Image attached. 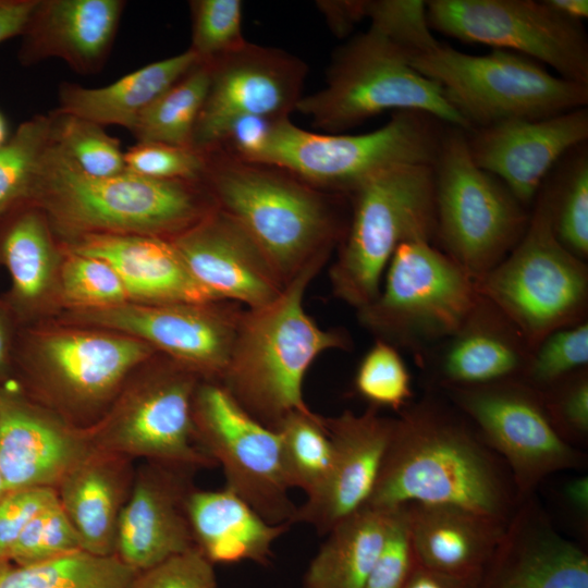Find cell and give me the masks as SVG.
Listing matches in <instances>:
<instances>
[{
	"instance_id": "3957f363",
	"label": "cell",
	"mask_w": 588,
	"mask_h": 588,
	"mask_svg": "<svg viewBox=\"0 0 588 588\" xmlns=\"http://www.w3.org/2000/svg\"><path fill=\"white\" fill-rule=\"evenodd\" d=\"M205 152L203 182L216 206L244 228L283 286L307 265L328 259L346 230L332 194L279 167Z\"/></svg>"
},
{
	"instance_id": "4316f807",
	"label": "cell",
	"mask_w": 588,
	"mask_h": 588,
	"mask_svg": "<svg viewBox=\"0 0 588 588\" xmlns=\"http://www.w3.org/2000/svg\"><path fill=\"white\" fill-rule=\"evenodd\" d=\"M402 506L415 561L458 576L479 575L509 523L450 504Z\"/></svg>"
},
{
	"instance_id": "6da1fadb",
	"label": "cell",
	"mask_w": 588,
	"mask_h": 588,
	"mask_svg": "<svg viewBox=\"0 0 588 588\" xmlns=\"http://www.w3.org/2000/svg\"><path fill=\"white\" fill-rule=\"evenodd\" d=\"M450 504L509 522L519 500L503 460L473 424L425 399L403 408L365 506Z\"/></svg>"
},
{
	"instance_id": "db71d44e",
	"label": "cell",
	"mask_w": 588,
	"mask_h": 588,
	"mask_svg": "<svg viewBox=\"0 0 588 588\" xmlns=\"http://www.w3.org/2000/svg\"><path fill=\"white\" fill-rule=\"evenodd\" d=\"M38 0H0V42L22 35Z\"/></svg>"
},
{
	"instance_id": "60d3db41",
	"label": "cell",
	"mask_w": 588,
	"mask_h": 588,
	"mask_svg": "<svg viewBox=\"0 0 588 588\" xmlns=\"http://www.w3.org/2000/svg\"><path fill=\"white\" fill-rule=\"evenodd\" d=\"M411 375L397 350L378 339L360 360L354 388L370 406L402 411L412 397Z\"/></svg>"
},
{
	"instance_id": "91938a15",
	"label": "cell",
	"mask_w": 588,
	"mask_h": 588,
	"mask_svg": "<svg viewBox=\"0 0 588 588\" xmlns=\"http://www.w3.org/2000/svg\"><path fill=\"white\" fill-rule=\"evenodd\" d=\"M10 562L0 560V576L10 566Z\"/></svg>"
},
{
	"instance_id": "b9f144b4",
	"label": "cell",
	"mask_w": 588,
	"mask_h": 588,
	"mask_svg": "<svg viewBox=\"0 0 588 588\" xmlns=\"http://www.w3.org/2000/svg\"><path fill=\"white\" fill-rule=\"evenodd\" d=\"M588 363V324L580 321L547 335L529 356L520 380L544 391Z\"/></svg>"
},
{
	"instance_id": "ffe728a7",
	"label": "cell",
	"mask_w": 588,
	"mask_h": 588,
	"mask_svg": "<svg viewBox=\"0 0 588 588\" xmlns=\"http://www.w3.org/2000/svg\"><path fill=\"white\" fill-rule=\"evenodd\" d=\"M196 468L148 461L134 474L118 523L114 555L139 573L196 548L187 499Z\"/></svg>"
},
{
	"instance_id": "5b68a950",
	"label": "cell",
	"mask_w": 588,
	"mask_h": 588,
	"mask_svg": "<svg viewBox=\"0 0 588 588\" xmlns=\"http://www.w3.org/2000/svg\"><path fill=\"white\" fill-rule=\"evenodd\" d=\"M412 59L407 50L369 26L334 51L324 86L303 96L296 111L329 134H340L387 111H417L470 132L471 126L442 88L420 74Z\"/></svg>"
},
{
	"instance_id": "52a82bcc",
	"label": "cell",
	"mask_w": 588,
	"mask_h": 588,
	"mask_svg": "<svg viewBox=\"0 0 588 588\" xmlns=\"http://www.w3.org/2000/svg\"><path fill=\"white\" fill-rule=\"evenodd\" d=\"M446 125L417 111L393 112L381 127L362 134H317L290 118L278 120L253 161L282 168L309 185L350 195L391 168L432 164Z\"/></svg>"
},
{
	"instance_id": "6f0895ef",
	"label": "cell",
	"mask_w": 588,
	"mask_h": 588,
	"mask_svg": "<svg viewBox=\"0 0 588 588\" xmlns=\"http://www.w3.org/2000/svg\"><path fill=\"white\" fill-rule=\"evenodd\" d=\"M10 329L7 316L0 307V383L8 375L10 365Z\"/></svg>"
},
{
	"instance_id": "ab89813d",
	"label": "cell",
	"mask_w": 588,
	"mask_h": 588,
	"mask_svg": "<svg viewBox=\"0 0 588 588\" xmlns=\"http://www.w3.org/2000/svg\"><path fill=\"white\" fill-rule=\"evenodd\" d=\"M62 301L78 309H95L130 302L122 280L105 260L69 252L59 271Z\"/></svg>"
},
{
	"instance_id": "f1b7e54d",
	"label": "cell",
	"mask_w": 588,
	"mask_h": 588,
	"mask_svg": "<svg viewBox=\"0 0 588 588\" xmlns=\"http://www.w3.org/2000/svg\"><path fill=\"white\" fill-rule=\"evenodd\" d=\"M187 515L196 548L215 565L252 561L267 565L271 549L291 524H271L228 487L194 488Z\"/></svg>"
},
{
	"instance_id": "11a10c76",
	"label": "cell",
	"mask_w": 588,
	"mask_h": 588,
	"mask_svg": "<svg viewBox=\"0 0 588 588\" xmlns=\"http://www.w3.org/2000/svg\"><path fill=\"white\" fill-rule=\"evenodd\" d=\"M563 495L569 507L581 518L588 515V477L581 476L569 480L563 489Z\"/></svg>"
},
{
	"instance_id": "7402d4cb",
	"label": "cell",
	"mask_w": 588,
	"mask_h": 588,
	"mask_svg": "<svg viewBox=\"0 0 588 588\" xmlns=\"http://www.w3.org/2000/svg\"><path fill=\"white\" fill-rule=\"evenodd\" d=\"M170 241L193 278L217 301L256 308L284 289L255 241L217 206Z\"/></svg>"
},
{
	"instance_id": "e0dca14e",
	"label": "cell",
	"mask_w": 588,
	"mask_h": 588,
	"mask_svg": "<svg viewBox=\"0 0 588 588\" xmlns=\"http://www.w3.org/2000/svg\"><path fill=\"white\" fill-rule=\"evenodd\" d=\"M242 310L234 304H140L75 310L78 321L119 332L159 348L206 380L226 368Z\"/></svg>"
},
{
	"instance_id": "816d5d0a",
	"label": "cell",
	"mask_w": 588,
	"mask_h": 588,
	"mask_svg": "<svg viewBox=\"0 0 588 588\" xmlns=\"http://www.w3.org/2000/svg\"><path fill=\"white\" fill-rule=\"evenodd\" d=\"M317 7L331 32L345 37L367 19L368 0H321L317 1Z\"/></svg>"
},
{
	"instance_id": "4dcf8cb0",
	"label": "cell",
	"mask_w": 588,
	"mask_h": 588,
	"mask_svg": "<svg viewBox=\"0 0 588 588\" xmlns=\"http://www.w3.org/2000/svg\"><path fill=\"white\" fill-rule=\"evenodd\" d=\"M199 62L193 51L150 63L99 88L64 84L56 113L133 130L139 114Z\"/></svg>"
},
{
	"instance_id": "836d02e7",
	"label": "cell",
	"mask_w": 588,
	"mask_h": 588,
	"mask_svg": "<svg viewBox=\"0 0 588 588\" xmlns=\"http://www.w3.org/2000/svg\"><path fill=\"white\" fill-rule=\"evenodd\" d=\"M136 574L115 555L79 550L39 564H10L0 588H132Z\"/></svg>"
},
{
	"instance_id": "8d00e7d4",
	"label": "cell",
	"mask_w": 588,
	"mask_h": 588,
	"mask_svg": "<svg viewBox=\"0 0 588 588\" xmlns=\"http://www.w3.org/2000/svg\"><path fill=\"white\" fill-rule=\"evenodd\" d=\"M587 144V143H586ZM583 144L563 159L559 174L544 181L546 197L558 241L584 260L588 255V150Z\"/></svg>"
},
{
	"instance_id": "4fadbf2b",
	"label": "cell",
	"mask_w": 588,
	"mask_h": 588,
	"mask_svg": "<svg viewBox=\"0 0 588 588\" xmlns=\"http://www.w3.org/2000/svg\"><path fill=\"white\" fill-rule=\"evenodd\" d=\"M193 418L200 446L221 465L229 489L271 524H294L278 432L245 411L223 384L197 385Z\"/></svg>"
},
{
	"instance_id": "f546056e",
	"label": "cell",
	"mask_w": 588,
	"mask_h": 588,
	"mask_svg": "<svg viewBox=\"0 0 588 588\" xmlns=\"http://www.w3.org/2000/svg\"><path fill=\"white\" fill-rule=\"evenodd\" d=\"M529 347L483 297L452 336L441 360L445 388L475 387L523 377Z\"/></svg>"
},
{
	"instance_id": "1f68e13d",
	"label": "cell",
	"mask_w": 588,
	"mask_h": 588,
	"mask_svg": "<svg viewBox=\"0 0 588 588\" xmlns=\"http://www.w3.org/2000/svg\"><path fill=\"white\" fill-rule=\"evenodd\" d=\"M391 511L364 506L336 524L310 561L303 588H364L383 547Z\"/></svg>"
},
{
	"instance_id": "ee69618b",
	"label": "cell",
	"mask_w": 588,
	"mask_h": 588,
	"mask_svg": "<svg viewBox=\"0 0 588 588\" xmlns=\"http://www.w3.org/2000/svg\"><path fill=\"white\" fill-rule=\"evenodd\" d=\"M83 550L59 499L36 515L12 548L9 562L28 566Z\"/></svg>"
},
{
	"instance_id": "d6a6232c",
	"label": "cell",
	"mask_w": 588,
	"mask_h": 588,
	"mask_svg": "<svg viewBox=\"0 0 588 588\" xmlns=\"http://www.w3.org/2000/svg\"><path fill=\"white\" fill-rule=\"evenodd\" d=\"M11 211L0 232V258L11 277L12 299L21 308H32L52 285L58 253L39 208L23 205Z\"/></svg>"
},
{
	"instance_id": "f35d334b",
	"label": "cell",
	"mask_w": 588,
	"mask_h": 588,
	"mask_svg": "<svg viewBox=\"0 0 588 588\" xmlns=\"http://www.w3.org/2000/svg\"><path fill=\"white\" fill-rule=\"evenodd\" d=\"M50 130L51 117L32 118L0 147V215L25 205Z\"/></svg>"
},
{
	"instance_id": "8992f818",
	"label": "cell",
	"mask_w": 588,
	"mask_h": 588,
	"mask_svg": "<svg viewBox=\"0 0 588 588\" xmlns=\"http://www.w3.org/2000/svg\"><path fill=\"white\" fill-rule=\"evenodd\" d=\"M352 215L330 269L334 295L357 310L379 294L396 248L434 238L436 205L432 164L382 171L350 195Z\"/></svg>"
},
{
	"instance_id": "277c9868",
	"label": "cell",
	"mask_w": 588,
	"mask_h": 588,
	"mask_svg": "<svg viewBox=\"0 0 588 588\" xmlns=\"http://www.w3.org/2000/svg\"><path fill=\"white\" fill-rule=\"evenodd\" d=\"M326 261L307 265L272 302L242 310L219 380L245 411L272 429L291 412L310 411L303 384L314 360L350 345L344 332L320 328L304 308L305 291Z\"/></svg>"
},
{
	"instance_id": "f6af8a7d",
	"label": "cell",
	"mask_w": 588,
	"mask_h": 588,
	"mask_svg": "<svg viewBox=\"0 0 588 588\" xmlns=\"http://www.w3.org/2000/svg\"><path fill=\"white\" fill-rule=\"evenodd\" d=\"M367 20L369 26L403 47L413 58L439 44L431 32L426 1L368 0Z\"/></svg>"
},
{
	"instance_id": "681fc988",
	"label": "cell",
	"mask_w": 588,
	"mask_h": 588,
	"mask_svg": "<svg viewBox=\"0 0 588 588\" xmlns=\"http://www.w3.org/2000/svg\"><path fill=\"white\" fill-rule=\"evenodd\" d=\"M132 588H218L213 564L197 549L136 574Z\"/></svg>"
},
{
	"instance_id": "2e32d148",
	"label": "cell",
	"mask_w": 588,
	"mask_h": 588,
	"mask_svg": "<svg viewBox=\"0 0 588 588\" xmlns=\"http://www.w3.org/2000/svg\"><path fill=\"white\" fill-rule=\"evenodd\" d=\"M206 65L209 86L192 142L201 151L213 149L235 119L290 118L303 97L306 63L278 48L247 41Z\"/></svg>"
},
{
	"instance_id": "484cf974",
	"label": "cell",
	"mask_w": 588,
	"mask_h": 588,
	"mask_svg": "<svg viewBox=\"0 0 588 588\" xmlns=\"http://www.w3.org/2000/svg\"><path fill=\"white\" fill-rule=\"evenodd\" d=\"M123 7L120 0L37 1L21 35V60L56 57L81 72L93 71L109 52Z\"/></svg>"
},
{
	"instance_id": "8fae6325",
	"label": "cell",
	"mask_w": 588,
	"mask_h": 588,
	"mask_svg": "<svg viewBox=\"0 0 588 588\" xmlns=\"http://www.w3.org/2000/svg\"><path fill=\"white\" fill-rule=\"evenodd\" d=\"M481 296L476 280L428 241H411L394 252L378 296L358 310L380 340L415 345L453 336Z\"/></svg>"
},
{
	"instance_id": "d590c367",
	"label": "cell",
	"mask_w": 588,
	"mask_h": 588,
	"mask_svg": "<svg viewBox=\"0 0 588 588\" xmlns=\"http://www.w3.org/2000/svg\"><path fill=\"white\" fill-rule=\"evenodd\" d=\"M208 86L209 69L198 63L139 114L131 132L139 142L192 146Z\"/></svg>"
},
{
	"instance_id": "7c38bea8",
	"label": "cell",
	"mask_w": 588,
	"mask_h": 588,
	"mask_svg": "<svg viewBox=\"0 0 588 588\" xmlns=\"http://www.w3.org/2000/svg\"><path fill=\"white\" fill-rule=\"evenodd\" d=\"M455 407L507 466L519 502L549 475L587 465L556 430L541 391L520 379L446 388Z\"/></svg>"
},
{
	"instance_id": "9a60e30c",
	"label": "cell",
	"mask_w": 588,
	"mask_h": 588,
	"mask_svg": "<svg viewBox=\"0 0 588 588\" xmlns=\"http://www.w3.org/2000/svg\"><path fill=\"white\" fill-rule=\"evenodd\" d=\"M198 384V376L175 362L158 368L125 392L98 426L87 429L94 448L196 469L216 466L196 437L193 403Z\"/></svg>"
},
{
	"instance_id": "7bdbcfd3",
	"label": "cell",
	"mask_w": 588,
	"mask_h": 588,
	"mask_svg": "<svg viewBox=\"0 0 588 588\" xmlns=\"http://www.w3.org/2000/svg\"><path fill=\"white\" fill-rule=\"evenodd\" d=\"M192 44L189 50L200 63H210L243 47L241 0L191 1Z\"/></svg>"
},
{
	"instance_id": "7dc6e473",
	"label": "cell",
	"mask_w": 588,
	"mask_h": 588,
	"mask_svg": "<svg viewBox=\"0 0 588 588\" xmlns=\"http://www.w3.org/2000/svg\"><path fill=\"white\" fill-rule=\"evenodd\" d=\"M550 418L572 445L588 437V377L583 369L541 391ZM577 448V446H576Z\"/></svg>"
},
{
	"instance_id": "cb8c5ba5",
	"label": "cell",
	"mask_w": 588,
	"mask_h": 588,
	"mask_svg": "<svg viewBox=\"0 0 588 588\" xmlns=\"http://www.w3.org/2000/svg\"><path fill=\"white\" fill-rule=\"evenodd\" d=\"M323 418L334 450L332 469L322 489L297 506L294 518V524H309L320 535L366 505L394 426V419L373 406L362 414L344 411Z\"/></svg>"
},
{
	"instance_id": "ac0fdd59",
	"label": "cell",
	"mask_w": 588,
	"mask_h": 588,
	"mask_svg": "<svg viewBox=\"0 0 588 588\" xmlns=\"http://www.w3.org/2000/svg\"><path fill=\"white\" fill-rule=\"evenodd\" d=\"M95 450L77 429L27 397L15 382L0 383V473L4 492L54 488Z\"/></svg>"
},
{
	"instance_id": "7a4b0ae2",
	"label": "cell",
	"mask_w": 588,
	"mask_h": 588,
	"mask_svg": "<svg viewBox=\"0 0 588 588\" xmlns=\"http://www.w3.org/2000/svg\"><path fill=\"white\" fill-rule=\"evenodd\" d=\"M25 205L39 208L63 233L143 234L172 238L216 208L204 182L157 180L124 171L83 172L49 139Z\"/></svg>"
},
{
	"instance_id": "d6986e66",
	"label": "cell",
	"mask_w": 588,
	"mask_h": 588,
	"mask_svg": "<svg viewBox=\"0 0 588 588\" xmlns=\"http://www.w3.org/2000/svg\"><path fill=\"white\" fill-rule=\"evenodd\" d=\"M474 161L499 179L525 207L549 173L588 139V109L534 120H511L467 132Z\"/></svg>"
},
{
	"instance_id": "83f0119b",
	"label": "cell",
	"mask_w": 588,
	"mask_h": 588,
	"mask_svg": "<svg viewBox=\"0 0 588 588\" xmlns=\"http://www.w3.org/2000/svg\"><path fill=\"white\" fill-rule=\"evenodd\" d=\"M131 461L95 449L56 487L84 551L114 555L119 518L134 480Z\"/></svg>"
},
{
	"instance_id": "d4e9b609",
	"label": "cell",
	"mask_w": 588,
	"mask_h": 588,
	"mask_svg": "<svg viewBox=\"0 0 588 588\" xmlns=\"http://www.w3.org/2000/svg\"><path fill=\"white\" fill-rule=\"evenodd\" d=\"M69 252L109 264L122 280L130 302L201 304L217 301L193 278L169 238L93 233L75 237Z\"/></svg>"
},
{
	"instance_id": "5bb4252c",
	"label": "cell",
	"mask_w": 588,
	"mask_h": 588,
	"mask_svg": "<svg viewBox=\"0 0 588 588\" xmlns=\"http://www.w3.org/2000/svg\"><path fill=\"white\" fill-rule=\"evenodd\" d=\"M430 27L465 42L506 50L588 85V40L581 23L535 0L426 1Z\"/></svg>"
},
{
	"instance_id": "bcb514c9",
	"label": "cell",
	"mask_w": 588,
	"mask_h": 588,
	"mask_svg": "<svg viewBox=\"0 0 588 588\" xmlns=\"http://www.w3.org/2000/svg\"><path fill=\"white\" fill-rule=\"evenodd\" d=\"M125 170L157 180L203 182L207 154L192 146L138 142L124 152Z\"/></svg>"
},
{
	"instance_id": "9c48e42d",
	"label": "cell",
	"mask_w": 588,
	"mask_h": 588,
	"mask_svg": "<svg viewBox=\"0 0 588 588\" xmlns=\"http://www.w3.org/2000/svg\"><path fill=\"white\" fill-rule=\"evenodd\" d=\"M412 64L442 88L471 130L588 105V85L551 74L539 62L506 50L470 54L439 42Z\"/></svg>"
},
{
	"instance_id": "9f6ffc18",
	"label": "cell",
	"mask_w": 588,
	"mask_h": 588,
	"mask_svg": "<svg viewBox=\"0 0 588 588\" xmlns=\"http://www.w3.org/2000/svg\"><path fill=\"white\" fill-rule=\"evenodd\" d=\"M547 4L561 16L581 23L588 17L587 0H544Z\"/></svg>"
},
{
	"instance_id": "94428289",
	"label": "cell",
	"mask_w": 588,
	"mask_h": 588,
	"mask_svg": "<svg viewBox=\"0 0 588 588\" xmlns=\"http://www.w3.org/2000/svg\"><path fill=\"white\" fill-rule=\"evenodd\" d=\"M4 487H3V482H2V477H1V473H0V499L4 495Z\"/></svg>"
},
{
	"instance_id": "e575fe53",
	"label": "cell",
	"mask_w": 588,
	"mask_h": 588,
	"mask_svg": "<svg viewBox=\"0 0 588 588\" xmlns=\"http://www.w3.org/2000/svg\"><path fill=\"white\" fill-rule=\"evenodd\" d=\"M280 439L284 475L290 488H298L307 498L317 494L332 469L334 450L324 418L308 412L294 411L273 428Z\"/></svg>"
},
{
	"instance_id": "f5cc1de1",
	"label": "cell",
	"mask_w": 588,
	"mask_h": 588,
	"mask_svg": "<svg viewBox=\"0 0 588 588\" xmlns=\"http://www.w3.org/2000/svg\"><path fill=\"white\" fill-rule=\"evenodd\" d=\"M478 576L446 574L421 566L415 561L404 588H476Z\"/></svg>"
},
{
	"instance_id": "c3c4849f",
	"label": "cell",
	"mask_w": 588,
	"mask_h": 588,
	"mask_svg": "<svg viewBox=\"0 0 588 588\" xmlns=\"http://www.w3.org/2000/svg\"><path fill=\"white\" fill-rule=\"evenodd\" d=\"M415 565L403 506L393 509L383 547L364 588H404Z\"/></svg>"
},
{
	"instance_id": "30bf717a",
	"label": "cell",
	"mask_w": 588,
	"mask_h": 588,
	"mask_svg": "<svg viewBox=\"0 0 588 588\" xmlns=\"http://www.w3.org/2000/svg\"><path fill=\"white\" fill-rule=\"evenodd\" d=\"M466 134L446 126L432 163L434 237L477 280L513 249L530 215L499 179L474 161Z\"/></svg>"
},
{
	"instance_id": "680465c9",
	"label": "cell",
	"mask_w": 588,
	"mask_h": 588,
	"mask_svg": "<svg viewBox=\"0 0 588 588\" xmlns=\"http://www.w3.org/2000/svg\"><path fill=\"white\" fill-rule=\"evenodd\" d=\"M7 123L2 114L0 113V147L8 140Z\"/></svg>"
},
{
	"instance_id": "44dd1931",
	"label": "cell",
	"mask_w": 588,
	"mask_h": 588,
	"mask_svg": "<svg viewBox=\"0 0 588 588\" xmlns=\"http://www.w3.org/2000/svg\"><path fill=\"white\" fill-rule=\"evenodd\" d=\"M152 352L145 342L119 332L59 330L37 339L33 362L54 395L88 408L110 399Z\"/></svg>"
},
{
	"instance_id": "74e56055",
	"label": "cell",
	"mask_w": 588,
	"mask_h": 588,
	"mask_svg": "<svg viewBox=\"0 0 588 588\" xmlns=\"http://www.w3.org/2000/svg\"><path fill=\"white\" fill-rule=\"evenodd\" d=\"M50 138L88 175L105 177L125 171L124 152L119 140L97 123L54 112Z\"/></svg>"
},
{
	"instance_id": "ba28073f",
	"label": "cell",
	"mask_w": 588,
	"mask_h": 588,
	"mask_svg": "<svg viewBox=\"0 0 588 588\" xmlns=\"http://www.w3.org/2000/svg\"><path fill=\"white\" fill-rule=\"evenodd\" d=\"M476 284L531 351L555 330L580 322L587 268L558 241L541 188L520 240Z\"/></svg>"
},
{
	"instance_id": "f907efd6",
	"label": "cell",
	"mask_w": 588,
	"mask_h": 588,
	"mask_svg": "<svg viewBox=\"0 0 588 588\" xmlns=\"http://www.w3.org/2000/svg\"><path fill=\"white\" fill-rule=\"evenodd\" d=\"M58 500L54 488H28L7 492L0 499V560L9 562L15 542L42 510Z\"/></svg>"
},
{
	"instance_id": "603a6c76",
	"label": "cell",
	"mask_w": 588,
	"mask_h": 588,
	"mask_svg": "<svg viewBox=\"0 0 588 588\" xmlns=\"http://www.w3.org/2000/svg\"><path fill=\"white\" fill-rule=\"evenodd\" d=\"M476 588H588V555L556 530L534 493L518 503Z\"/></svg>"
}]
</instances>
